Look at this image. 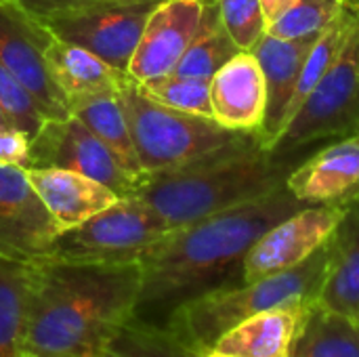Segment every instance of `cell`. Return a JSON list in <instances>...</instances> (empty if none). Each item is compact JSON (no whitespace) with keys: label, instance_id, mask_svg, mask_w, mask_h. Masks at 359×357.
Instances as JSON below:
<instances>
[{"label":"cell","instance_id":"obj_1","mask_svg":"<svg viewBox=\"0 0 359 357\" xmlns=\"http://www.w3.org/2000/svg\"><path fill=\"white\" fill-rule=\"evenodd\" d=\"M309 206L286 185L265 198L170 229L141 261L135 314L166 324L185 303L242 282L252 244L288 215Z\"/></svg>","mask_w":359,"mask_h":357},{"label":"cell","instance_id":"obj_2","mask_svg":"<svg viewBox=\"0 0 359 357\" xmlns=\"http://www.w3.org/2000/svg\"><path fill=\"white\" fill-rule=\"evenodd\" d=\"M141 265L29 263L21 356L95 357L135 314Z\"/></svg>","mask_w":359,"mask_h":357},{"label":"cell","instance_id":"obj_3","mask_svg":"<svg viewBox=\"0 0 359 357\" xmlns=\"http://www.w3.org/2000/svg\"><path fill=\"white\" fill-rule=\"evenodd\" d=\"M307 156H276L261 145L259 130H248L189 164L147 175L137 196L177 229L282 189Z\"/></svg>","mask_w":359,"mask_h":357},{"label":"cell","instance_id":"obj_4","mask_svg":"<svg viewBox=\"0 0 359 357\" xmlns=\"http://www.w3.org/2000/svg\"><path fill=\"white\" fill-rule=\"evenodd\" d=\"M330 259L328 242L301 265L255 280L240 282L227 288L202 295L179 307L166 326L198 356L212 351L217 341L240 322L276 309L318 303Z\"/></svg>","mask_w":359,"mask_h":357},{"label":"cell","instance_id":"obj_5","mask_svg":"<svg viewBox=\"0 0 359 357\" xmlns=\"http://www.w3.org/2000/svg\"><path fill=\"white\" fill-rule=\"evenodd\" d=\"M120 103L145 175L189 164L242 135V130L223 128L212 118L179 112L151 101L135 80L120 90Z\"/></svg>","mask_w":359,"mask_h":357},{"label":"cell","instance_id":"obj_6","mask_svg":"<svg viewBox=\"0 0 359 357\" xmlns=\"http://www.w3.org/2000/svg\"><path fill=\"white\" fill-rule=\"evenodd\" d=\"M170 227L139 196L120 198L88 221L61 231L46 259L93 265H141Z\"/></svg>","mask_w":359,"mask_h":357},{"label":"cell","instance_id":"obj_7","mask_svg":"<svg viewBox=\"0 0 359 357\" xmlns=\"http://www.w3.org/2000/svg\"><path fill=\"white\" fill-rule=\"evenodd\" d=\"M359 130V19L332 67L311 90L269 151L276 156L320 149Z\"/></svg>","mask_w":359,"mask_h":357},{"label":"cell","instance_id":"obj_8","mask_svg":"<svg viewBox=\"0 0 359 357\" xmlns=\"http://www.w3.org/2000/svg\"><path fill=\"white\" fill-rule=\"evenodd\" d=\"M160 0H95L40 19L59 40L72 42L128 74L143 25Z\"/></svg>","mask_w":359,"mask_h":357},{"label":"cell","instance_id":"obj_9","mask_svg":"<svg viewBox=\"0 0 359 357\" xmlns=\"http://www.w3.org/2000/svg\"><path fill=\"white\" fill-rule=\"evenodd\" d=\"M27 168H65L97 179L120 198L137 196L143 181L130 175L109 147L76 116L48 118L29 141Z\"/></svg>","mask_w":359,"mask_h":357},{"label":"cell","instance_id":"obj_10","mask_svg":"<svg viewBox=\"0 0 359 357\" xmlns=\"http://www.w3.org/2000/svg\"><path fill=\"white\" fill-rule=\"evenodd\" d=\"M347 204H309L269 227L242 263V282L292 269L318 252L339 227Z\"/></svg>","mask_w":359,"mask_h":357},{"label":"cell","instance_id":"obj_11","mask_svg":"<svg viewBox=\"0 0 359 357\" xmlns=\"http://www.w3.org/2000/svg\"><path fill=\"white\" fill-rule=\"evenodd\" d=\"M50 38L53 34L17 2L0 0V61L34 97L46 120L69 116L46 65Z\"/></svg>","mask_w":359,"mask_h":357},{"label":"cell","instance_id":"obj_12","mask_svg":"<svg viewBox=\"0 0 359 357\" xmlns=\"http://www.w3.org/2000/svg\"><path fill=\"white\" fill-rule=\"evenodd\" d=\"M57 236L59 229L27 170L0 162V257L19 263L44 261Z\"/></svg>","mask_w":359,"mask_h":357},{"label":"cell","instance_id":"obj_13","mask_svg":"<svg viewBox=\"0 0 359 357\" xmlns=\"http://www.w3.org/2000/svg\"><path fill=\"white\" fill-rule=\"evenodd\" d=\"M206 0H160L149 13L128 63L135 82L172 74L198 34Z\"/></svg>","mask_w":359,"mask_h":357},{"label":"cell","instance_id":"obj_14","mask_svg":"<svg viewBox=\"0 0 359 357\" xmlns=\"http://www.w3.org/2000/svg\"><path fill=\"white\" fill-rule=\"evenodd\" d=\"M307 204H349L359 198V130L309 154L286 179Z\"/></svg>","mask_w":359,"mask_h":357},{"label":"cell","instance_id":"obj_15","mask_svg":"<svg viewBox=\"0 0 359 357\" xmlns=\"http://www.w3.org/2000/svg\"><path fill=\"white\" fill-rule=\"evenodd\" d=\"M212 120L229 130H259L267 112L263 69L250 50H240L210 78Z\"/></svg>","mask_w":359,"mask_h":357},{"label":"cell","instance_id":"obj_16","mask_svg":"<svg viewBox=\"0 0 359 357\" xmlns=\"http://www.w3.org/2000/svg\"><path fill=\"white\" fill-rule=\"evenodd\" d=\"M59 234L72 229L120 200L107 185L65 168H25Z\"/></svg>","mask_w":359,"mask_h":357},{"label":"cell","instance_id":"obj_17","mask_svg":"<svg viewBox=\"0 0 359 357\" xmlns=\"http://www.w3.org/2000/svg\"><path fill=\"white\" fill-rule=\"evenodd\" d=\"M313 42L316 40H303V42L282 40L265 34L250 48V53L257 57L263 69V78L267 86V112H265L263 126L259 128L261 145L265 149H271L280 133L284 130L286 109L290 105L299 74L305 65V59Z\"/></svg>","mask_w":359,"mask_h":357},{"label":"cell","instance_id":"obj_18","mask_svg":"<svg viewBox=\"0 0 359 357\" xmlns=\"http://www.w3.org/2000/svg\"><path fill=\"white\" fill-rule=\"evenodd\" d=\"M46 65L67 109L69 103L84 97L120 93L133 80L126 72L111 67L90 50L55 36L46 46Z\"/></svg>","mask_w":359,"mask_h":357},{"label":"cell","instance_id":"obj_19","mask_svg":"<svg viewBox=\"0 0 359 357\" xmlns=\"http://www.w3.org/2000/svg\"><path fill=\"white\" fill-rule=\"evenodd\" d=\"M309 307L288 305L257 314L225 332L215 349L231 357H290Z\"/></svg>","mask_w":359,"mask_h":357},{"label":"cell","instance_id":"obj_20","mask_svg":"<svg viewBox=\"0 0 359 357\" xmlns=\"http://www.w3.org/2000/svg\"><path fill=\"white\" fill-rule=\"evenodd\" d=\"M328 246L330 259L318 303L359 320V198L347 204Z\"/></svg>","mask_w":359,"mask_h":357},{"label":"cell","instance_id":"obj_21","mask_svg":"<svg viewBox=\"0 0 359 357\" xmlns=\"http://www.w3.org/2000/svg\"><path fill=\"white\" fill-rule=\"evenodd\" d=\"M69 114L76 116L90 133H95L130 175L139 179L147 177L137 158L130 126H128L124 107L120 103V93L93 95V97L78 99L69 103Z\"/></svg>","mask_w":359,"mask_h":357},{"label":"cell","instance_id":"obj_22","mask_svg":"<svg viewBox=\"0 0 359 357\" xmlns=\"http://www.w3.org/2000/svg\"><path fill=\"white\" fill-rule=\"evenodd\" d=\"M290 357H359V320L313 303Z\"/></svg>","mask_w":359,"mask_h":357},{"label":"cell","instance_id":"obj_23","mask_svg":"<svg viewBox=\"0 0 359 357\" xmlns=\"http://www.w3.org/2000/svg\"><path fill=\"white\" fill-rule=\"evenodd\" d=\"M240 53L238 44L227 34L217 0H206L202 21L189 48L177 63L172 74L210 80L229 59Z\"/></svg>","mask_w":359,"mask_h":357},{"label":"cell","instance_id":"obj_24","mask_svg":"<svg viewBox=\"0 0 359 357\" xmlns=\"http://www.w3.org/2000/svg\"><path fill=\"white\" fill-rule=\"evenodd\" d=\"M95 357H198L166 324L133 314Z\"/></svg>","mask_w":359,"mask_h":357},{"label":"cell","instance_id":"obj_25","mask_svg":"<svg viewBox=\"0 0 359 357\" xmlns=\"http://www.w3.org/2000/svg\"><path fill=\"white\" fill-rule=\"evenodd\" d=\"M358 19L359 17L355 13H351L349 8L343 6V11L339 13V17L313 42V46H311V50H309V55L305 59V65H303V69L299 74V80H297V86H294V95L290 99V105L286 109L284 128L294 118V114L305 103V99L311 95V90L320 84V80L324 78V74L332 67V63L337 61L339 53L343 50L347 38L351 36Z\"/></svg>","mask_w":359,"mask_h":357},{"label":"cell","instance_id":"obj_26","mask_svg":"<svg viewBox=\"0 0 359 357\" xmlns=\"http://www.w3.org/2000/svg\"><path fill=\"white\" fill-rule=\"evenodd\" d=\"M29 263L0 257V357H21Z\"/></svg>","mask_w":359,"mask_h":357},{"label":"cell","instance_id":"obj_27","mask_svg":"<svg viewBox=\"0 0 359 357\" xmlns=\"http://www.w3.org/2000/svg\"><path fill=\"white\" fill-rule=\"evenodd\" d=\"M137 84L143 90V95H147L151 101H158V103L179 109V112L212 118L210 80L166 74V76L149 78V80H143Z\"/></svg>","mask_w":359,"mask_h":357},{"label":"cell","instance_id":"obj_28","mask_svg":"<svg viewBox=\"0 0 359 357\" xmlns=\"http://www.w3.org/2000/svg\"><path fill=\"white\" fill-rule=\"evenodd\" d=\"M341 11V0H297L273 23H269L267 34L273 38L297 42L318 40Z\"/></svg>","mask_w":359,"mask_h":357},{"label":"cell","instance_id":"obj_29","mask_svg":"<svg viewBox=\"0 0 359 357\" xmlns=\"http://www.w3.org/2000/svg\"><path fill=\"white\" fill-rule=\"evenodd\" d=\"M221 21L240 50H250L265 34L267 19L259 0H217Z\"/></svg>","mask_w":359,"mask_h":357},{"label":"cell","instance_id":"obj_30","mask_svg":"<svg viewBox=\"0 0 359 357\" xmlns=\"http://www.w3.org/2000/svg\"><path fill=\"white\" fill-rule=\"evenodd\" d=\"M0 107L4 109L8 120L21 130H25L29 137H34L46 120L40 107L36 105L34 97L4 67L2 61H0Z\"/></svg>","mask_w":359,"mask_h":357},{"label":"cell","instance_id":"obj_31","mask_svg":"<svg viewBox=\"0 0 359 357\" xmlns=\"http://www.w3.org/2000/svg\"><path fill=\"white\" fill-rule=\"evenodd\" d=\"M29 141L32 137L15 124H6L0 128V162L17 164L27 168L29 162Z\"/></svg>","mask_w":359,"mask_h":357},{"label":"cell","instance_id":"obj_32","mask_svg":"<svg viewBox=\"0 0 359 357\" xmlns=\"http://www.w3.org/2000/svg\"><path fill=\"white\" fill-rule=\"evenodd\" d=\"M13 2H17L27 15H32L34 19L40 21L48 15H55V13L67 11V8H76V6H82L88 2H95V0H13Z\"/></svg>","mask_w":359,"mask_h":357},{"label":"cell","instance_id":"obj_33","mask_svg":"<svg viewBox=\"0 0 359 357\" xmlns=\"http://www.w3.org/2000/svg\"><path fill=\"white\" fill-rule=\"evenodd\" d=\"M261 6H263V13H265V19L267 23H273L284 11H288L297 0H259ZM269 27V25H267Z\"/></svg>","mask_w":359,"mask_h":357},{"label":"cell","instance_id":"obj_34","mask_svg":"<svg viewBox=\"0 0 359 357\" xmlns=\"http://www.w3.org/2000/svg\"><path fill=\"white\" fill-rule=\"evenodd\" d=\"M345 8H349L351 13H355L359 17V0H341Z\"/></svg>","mask_w":359,"mask_h":357},{"label":"cell","instance_id":"obj_35","mask_svg":"<svg viewBox=\"0 0 359 357\" xmlns=\"http://www.w3.org/2000/svg\"><path fill=\"white\" fill-rule=\"evenodd\" d=\"M198 357H231V356H227V353H221V351L212 349V351H206V353H202V356H198Z\"/></svg>","mask_w":359,"mask_h":357},{"label":"cell","instance_id":"obj_36","mask_svg":"<svg viewBox=\"0 0 359 357\" xmlns=\"http://www.w3.org/2000/svg\"><path fill=\"white\" fill-rule=\"evenodd\" d=\"M6 124H13V122L8 120V116H6V114H4V109L0 107V128H2V126H6Z\"/></svg>","mask_w":359,"mask_h":357},{"label":"cell","instance_id":"obj_37","mask_svg":"<svg viewBox=\"0 0 359 357\" xmlns=\"http://www.w3.org/2000/svg\"><path fill=\"white\" fill-rule=\"evenodd\" d=\"M21 357H29V356H21Z\"/></svg>","mask_w":359,"mask_h":357}]
</instances>
